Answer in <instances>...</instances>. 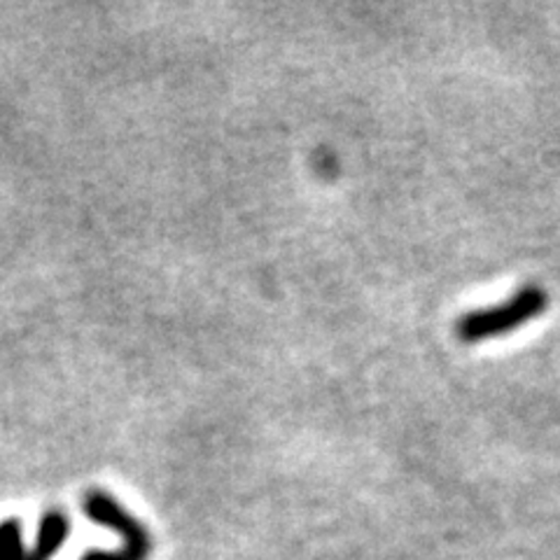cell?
<instances>
[{
  "label": "cell",
  "mask_w": 560,
  "mask_h": 560,
  "mask_svg": "<svg viewBox=\"0 0 560 560\" xmlns=\"http://www.w3.org/2000/svg\"><path fill=\"white\" fill-rule=\"evenodd\" d=\"M549 308V294L541 285L528 283L518 288L510 300L479 311H469L460 315L455 323V335L463 343H481L486 339H495L502 335L528 325Z\"/></svg>",
  "instance_id": "cell-1"
},
{
  "label": "cell",
  "mask_w": 560,
  "mask_h": 560,
  "mask_svg": "<svg viewBox=\"0 0 560 560\" xmlns=\"http://www.w3.org/2000/svg\"><path fill=\"white\" fill-rule=\"evenodd\" d=\"M84 514L94 523L110 528L125 541V551H129L138 560H148L152 553V535L136 516H131L113 495L103 490H92L84 495L82 502Z\"/></svg>",
  "instance_id": "cell-2"
},
{
  "label": "cell",
  "mask_w": 560,
  "mask_h": 560,
  "mask_svg": "<svg viewBox=\"0 0 560 560\" xmlns=\"http://www.w3.org/2000/svg\"><path fill=\"white\" fill-rule=\"evenodd\" d=\"M70 535V521L61 512H47L40 518L38 535H35L33 547L26 553V560H51L55 558Z\"/></svg>",
  "instance_id": "cell-3"
},
{
  "label": "cell",
  "mask_w": 560,
  "mask_h": 560,
  "mask_svg": "<svg viewBox=\"0 0 560 560\" xmlns=\"http://www.w3.org/2000/svg\"><path fill=\"white\" fill-rule=\"evenodd\" d=\"M26 553L22 521H0V560H26Z\"/></svg>",
  "instance_id": "cell-4"
},
{
  "label": "cell",
  "mask_w": 560,
  "mask_h": 560,
  "mask_svg": "<svg viewBox=\"0 0 560 560\" xmlns=\"http://www.w3.org/2000/svg\"><path fill=\"white\" fill-rule=\"evenodd\" d=\"M80 560H138L129 551L119 549V551H86Z\"/></svg>",
  "instance_id": "cell-5"
}]
</instances>
